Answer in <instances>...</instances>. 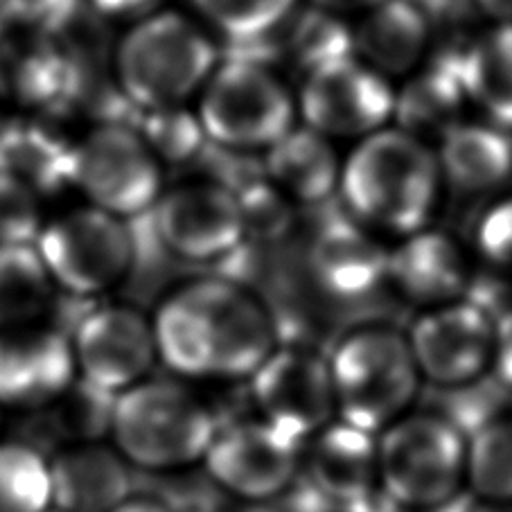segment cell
<instances>
[{"mask_svg":"<svg viewBox=\"0 0 512 512\" xmlns=\"http://www.w3.org/2000/svg\"><path fill=\"white\" fill-rule=\"evenodd\" d=\"M409 346L420 377L449 391L470 386L492 366L494 319L479 303L452 300L413 323Z\"/></svg>","mask_w":512,"mask_h":512,"instance_id":"cell-15","label":"cell"},{"mask_svg":"<svg viewBox=\"0 0 512 512\" xmlns=\"http://www.w3.org/2000/svg\"><path fill=\"white\" fill-rule=\"evenodd\" d=\"M291 34V55L307 73L328 61L350 57L355 50L352 34L325 10L300 16Z\"/></svg>","mask_w":512,"mask_h":512,"instance_id":"cell-32","label":"cell"},{"mask_svg":"<svg viewBox=\"0 0 512 512\" xmlns=\"http://www.w3.org/2000/svg\"><path fill=\"white\" fill-rule=\"evenodd\" d=\"M267 176L282 197L321 203L337 190L341 167L328 138L307 127L291 129L269 147Z\"/></svg>","mask_w":512,"mask_h":512,"instance_id":"cell-24","label":"cell"},{"mask_svg":"<svg viewBox=\"0 0 512 512\" xmlns=\"http://www.w3.org/2000/svg\"><path fill=\"white\" fill-rule=\"evenodd\" d=\"M70 346L79 382L109 400L145 382L158 359L152 321L129 305H102L79 316Z\"/></svg>","mask_w":512,"mask_h":512,"instance_id":"cell-10","label":"cell"},{"mask_svg":"<svg viewBox=\"0 0 512 512\" xmlns=\"http://www.w3.org/2000/svg\"><path fill=\"white\" fill-rule=\"evenodd\" d=\"M379 481L402 510H436L461 497L467 438L440 413L402 416L377 436Z\"/></svg>","mask_w":512,"mask_h":512,"instance_id":"cell-6","label":"cell"},{"mask_svg":"<svg viewBox=\"0 0 512 512\" xmlns=\"http://www.w3.org/2000/svg\"><path fill=\"white\" fill-rule=\"evenodd\" d=\"M149 219L165 255L185 262L222 260L240 249L246 235L240 201L219 183H190L167 192Z\"/></svg>","mask_w":512,"mask_h":512,"instance_id":"cell-12","label":"cell"},{"mask_svg":"<svg viewBox=\"0 0 512 512\" xmlns=\"http://www.w3.org/2000/svg\"><path fill=\"white\" fill-rule=\"evenodd\" d=\"M494 379L512 391V310L494 319Z\"/></svg>","mask_w":512,"mask_h":512,"instance_id":"cell-36","label":"cell"},{"mask_svg":"<svg viewBox=\"0 0 512 512\" xmlns=\"http://www.w3.org/2000/svg\"><path fill=\"white\" fill-rule=\"evenodd\" d=\"M312 276L334 298L368 296L388 278V253L373 235L348 217H332L314 235Z\"/></svg>","mask_w":512,"mask_h":512,"instance_id":"cell-18","label":"cell"},{"mask_svg":"<svg viewBox=\"0 0 512 512\" xmlns=\"http://www.w3.org/2000/svg\"><path fill=\"white\" fill-rule=\"evenodd\" d=\"M156 355L190 379L251 377L278 346L276 321L258 298L228 280H199L158 307Z\"/></svg>","mask_w":512,"mask_h":512,"instance_id":"cell-1","label":"cell"},{"mask_svg":"<svg viewBox=\"0 0 512 512\" xmlns=\"http://www.w3.org/2000/svg\"><path fill=\"white\" fill-rule=\"evenodd\" d=\"M364 64L379 75H402L418 64L429 41V16L416 0H386L352 34Z\"/></svg>","mask_w":512,"mask_h":512,"instance_id":"cell-22","label":"cell"},{"mask_svg":"<svg viewBox=\"0 0 512 512\" xmlns=\"http://www.w3.org/2000/svg\"><path fill=\"white\" fill-rule=\"evenodd\" d=\"M307 127L321 136H370L395 113V93L384 75L355 55L307 73L300 91Z\"/></svg>","mask_w":512,"mask_h":512,"instance_id":"cell-14","label":"cell"},{"mask_svg":"<svg viewBox=\"0 0 512 512\" xmlns=\"http://www.w3.org/2000/svg\"><path fill=\"white\" fill-rule=\"evenodd\" d=\"M303 445L264 420H244L217 431L206 456V470L219 488L249 503H262L296 483Z\"/></svg>","mask_w":512,"mask_h":512,"instance_id":"cell-13","label":"cell"},{"mask_svg":"<svg viewBox=\"0 0 512 512\" xmlns=\"http://www.w3.org/2000/svg\"><path fill=\"white\" fill-rule=\"evenodd\" d=\"M481 10L501 21V25H512V0H479Z\"/></svg>","mask_w":512,"mask_h":512,"instance_id":"cell-40","label":"cell"},{"mask_svg":"<svg viewBox=\"0 0 512 512\" xmlns=\"http://www.w3.org/2000/svg\"><path fill=\"white\" fill-rule=\"evenodd\" d=\"M328 364L339 420L373 436L404 416L420 386L409 339L379 325L350 332Z\"/></svg>","mask_w":512,"mask_h":512,"instance_id":"cell-4","label":"cell"},{"mask_svg":"<svg viewBox=\"0 0 512 512\" xmlns=\"http://www.w3.org/2000/svg\"><path fill=\"white\" fill-rule=\"evenodd\" d=\"M161 0H91L97 19H147Z\"/></svg>","mask_w":512,"mask_h":512,"instance_id":"cell-37","label":"cell"},{"mask_svg":"<svg viewBox=\"0 0 512 512\" xmlns=\"http://www.w3.org/2000/svg\"><path fill=\"white\" fill-rule=\"evenodd\" d=\"M127 127L136 129L158 161L190 163L206 149V131L199 118L181 107L134 109Z\"/></svg>","mask_w":512,"mask_h":512,"instance_id":"cell-30","label":"cell"},{"mask_svg":"<svg viewBox=\"0 0 512 512\" xmlns=\"http://www.w3.org/2000/svg\"><path fill=\"white\" fill-rule=\"evenodd\" d=\"M52 506L59 512H111L131 497V465L116 447L79 443L50 461Z\"/></svg>","mask_w":512,"mask_h":512,"instance_id":"cell-19","label":"cell"},{"mask_svg":"<svg viewBox=\"0 0 512 512\" xmlns=\"http://www.w3.org/2000/svg\"><path fill=\"white\" fill-rule=\"evenodd\" d=\"M388 278L416 303L445 305L465 289L467 262L449 235L418 231L388 253Z\"/></svg>","mask_w":512,"mask_h":512,"instance_id":"cell-20","label":"cell"},{"mask_svg":"<svg viewBox=\"0 0 512 512\" xmlns=\"http://www.w3.org/2000/svg\"><path fill=\"white\" fill-rule=\"evenodd\" d=\"M161 165L136 129L100 122L75 145V185L93 208L129 222L161 199Z\"/></svg>","mask_w":512,"mask_h":512,"instance_id":"cell-9","label":"cell"},{"mask_svg":"<svg viewBox=\"0 0 512 512\" xmlns=\"http://www.w3.org/2000/svg\"><path fill=\"white\" fill-rule=\"evenodd\" d=\"M50 461L23 443H0V512H50Z\"/></svg>","mask_w":512,"mask_h":512,"instance_id":"cell-29","label":"cell"},{"mask_svg":"<svg viewBox=\"0 0 512 512\" xmlns=\"http://www.w3.org/2000/svg\"><path fill=\"white\" fill-rule=\"evenodd\" d=\"M0 91L23 107L64 113L84 102V79L77 61L55 34L0 32Z\"/></svg>","mask_w":512,"mask_h":512,"instance_id":"cell-16","label":"cell"},{"mask_svg":"<svg viewBox=\"0 0 512 512\" xmlns=\"http://www.w3.org/2000/svg\"><path fill=\"white\" fill-rule=\"evenodd\" d=\"M50 512H59V510H50Z\"/></svg>","mask_w":512,"mask_h":512,"instance_id":"cell-44","label":"cell"},{"mask_svg":"<svg viewBox=\"0 0 512 512\" xmlns=\"http://www.w3.org/2000/svg\"><path fill=\"white\" fill-rule=\"evenodd\" d=\"M50 273L32 244H0V332L34 325L52 303Z\"/></svg>","mask_w":512,"mask_h":512,"instance_id":"cell-27","label":"cell"},{"mask_svg":"<svg viewBox=\"0 0 512 512\" xmlns=\"http://www.w3.org/2000/svg\"><path fill=\"white\" fill-rule=\"evenodd\" d=\"M438 183V158L402 129L370 134L341 167L339 181L357 219L404 237L425 231Z\"/></svg>","mask_w":512,"mask_h":512,"instance_id":"cell-2","label":"cell"},{"mask_svg":"<svg viewBox=\"0 0 512 512\" xmlns=\"http://www.w3.org/2000/svg\"><path fill=\"white\" fill-rule=\"evenodd\" d=\"M7 25H10V23H7V21H5V16H3V10H0V32H3V30L7 28Z\"/></svg>","mask_w":512,"mask_h":512,"instance_id":"cell-43","label":"cell"},{"mask_svg":"<svg viewBox=\"0 0 512 512\" xmlns=\"http://www.w3.org/2000/svg\"><path fill=\"white\" fill-rule=\"evenodd\" d=\"M215 66V43L174 12L138 21L116 52L118 88L138 109L181 107Z\"/></svg>","mask_w":512,"mask_h":512,"instance_id":"cell-5","label":"cell"},{"mask_svg":"<svg viewBox=\"0 0 512 512\" xmlns=\"http://www.w3.org/2000/svg\"><path fill=\"white\" fill-rule=\"evenodd\" d=\"M260 416L298 445L330 425L337 402L330 364L305 348H276L251 375Z\"/></svg>","mask_w":512,"mask_h":512,"instance_id":"cell-11","label":"cell"},{"mask_svg":"<svg viewBox=\"0 0 512 512\" xmlns=\"http://www.w3.org/2000/svg\"><path fill=\"white\" fill-rule=\"evenodd\" d=\"M199 122L222 147L269 149L294 129V100L262 61L233 55L206 82Z\"/></svg>","mask_w":512,"mask_h":512,"instance_id":"cell-7","label":"cell"},{"mask_svg":"<svg viewBox=\"0 0 512 512\" xmlns=\"http://www.w3.org/2000/svg\"><path fill=\"white\" fill-rule=\"evenodd\" d=\"M109 427L116 452L152 472L179 470L206 456L217 420L199 395L176 382L145 379L111 404Z\"/></svg>","mask_w":512,"mask_h":512,"instance_id":"cell-3","label":"cell"},{"mask_svg":"<svg viewBox=\"0 0 512 512\" xmlns=\"http://www.w3.org/2000/svg\"><path fill=\"white\" fill-rule=\"evenodd\" d=\"M0 174L21 181L39 197L75 185V145L37 120L0 125Z\"/></svg>","mask_w":512,"mask_h":512,"instance_id":"cell-21","label":"cell"},{"mask_svg":"<svg viewBox=\"0 0 512 512\" xmlns=\"http://www.w3.org/2000/svg\"><path fill=\"white\" fill-rule=\"evenodd\" d=\"M316 5L325 12H359V10H375L377 5L386 0H314Z\"/></svg>","mask_w":512,"mask_h":512,"instance_id":"cell-39","label":"cell"},{"mask_svg":"<svg viewBox=\"0 0 512 512\" xmlns=\"http://www.w3.org/2000/svg\"><path fill=\"white\" fill-rule=\"evenodd\" d=\"M467 93L458 66V52L438 57L434 64L411 79L400 97H395V113L402 131L411 136H443L458 125Z\"/></svg>","mask_w":512,"mask_h":512,"instance_id":"cell-25","label":"cell"},{"mask_svg":"<svg viewBox=\"0 0 512 512\" xmlns=\"http://www.w3.org/2000/svg\"><path fill=\"white\" fill-rule=\"evenodd\" d=\"M77 379L73 346L64 332L41 325L0 332V404L46 406Z\"/></svg>","mask_w":512,"mask_h":512,"instance_id":"cell-17","label":"cell"},{"mask_svg":"<svg viewBox=\"0 0 512 512\" xmlns=\"http://www.w3.org/2000/svg\"><path fill=\"white\" fill-rule=\"evenodd\" d=\"M111 512H176L170 503L152 497H129Z\"/></svg>","mask_w":512,"mask_h":512,"instance_id":"cell-38","label":"cell"},{"mask_svg":"<svg viewBox=\"0 0 512 512\" xmlns=\"http://www.w3.org/2000/svg\"><path fill=\"white\" fill-rule=\"evenodd\" d=\"M438 167L458 190H494L512 174V140L494 125L458 122L440 136Z\"/></svg>","mask_w":512,"mask_h":512,"instance_id":"cell-23","label":"cell"},{"mask_svg":"<svg viewBox=\"0 0 512 512\" xmlns=\"http://www.w3.org/2000/svg\"><path fill=\"white\" fill-rule=\"evenodd\" d=\"M37 251L55 285L77 298L97 296L134 273L129 222L100 208L73 210L43 226Z\"/></svg>","mask_w":512,"mask_h":512,"instance_id":"cell-8","label":"cell"},{"mask_svg":"<svg viewBox=\"0 0 512 512\" xmlns=\"http://www.w3.org/2000/svg\"><path fill=\"white\" fill-rule=\"evenodd\" d=\"M479 249L494 267L512 271V199L497 203L481 219Z\"/></svg>","mask_w":512,"mask_h":512,"instance_id":"cell-35","label":"cell"},{"mask_svg":"<svg viewBox=\"0 0 512 512\" xmlns=\"http://www.w3.org/2000/svg\"><path fill=\"white\" fill-rule=\"evenodd\" d=\"M224 512H287L285 508H276V506H264V503H246V506L240 508H231Z\"/></svg>","mask_w":512,"mask_h":512,"instance_id":"cell-42","label":"cell"},{"mask_svg":"<svg viewBox=\"0 0 512 512\" xmlns=\"http://www.w3.org/2000/svg\"><path fill=\"white\" fill-rule=\"evenodd\" d=\"M39 194L0 174V244H32L43 231Z\"/></svg>","mask_w":512,"mask_h":512,"instance_id":"cell-33","label":"cell"},{"mask_svg":"<svg viewBox=\"0 0 512 512\" xmlns=\"http://www.w3.org/2000/svg\"><path fill=\"white\" fill-rule=\"evenodd\" d=\"M461 512H512V501H470L465 499Z\"/></svg>","mask_w":512,"mask_h":512,"instance_id":"cell-41","label":"cell"},{"mask_svg":"<svg viewBox=\"0 0 512 512\" xmlns=\"http://www.w3.org/2000/svg\"><path fill=\"white\" fill-rule=\"evenodd\" d=\"M5 21L37 34H59L82 14V0H0Z\"/></svg>","mask_w":512,"mask_h":512,"instance_id":"cell-34","label":"cell"},{"mask_svg":"<svg viewBox=\"0 0 512 512\" xmlns=\"http://www.w3.org/2000/svg\"><path fill=\"white\" fill-rule=\"evenodd\" d=\"M467 483L483 501H512V411L467 436Z\"/></svg>","mask_w":512,"mask_h":512,"instance_id":"cell-28","label":"cell"},{"mask_svg":"<svg viewBox=\"0 0 512 512\" xmlns=\"http://www.w3.org/2000/svg\"><path fill=\"white\" fill-rule=\"evenodd\" d=\"M467 100L474 102L494 127L512 129V25H499L458 50Z\"/></svg>","mask_w":512,"mask_h":512,"instance_id":"cell-26","label":"cell"},{"mask_svg":"<svg viewBox=\"0 0 512 512\" xmlns=\"http://www.w3.org/2000/svg\"><path fill=\"white\" fill-rule=\"evenodd\" d=\"M296 0H194L199 12L237 43L267 37L287 19Z\"/></svg>","mask_w":512,"mask_h":512,"instance_id":"cell-31","label":"cell"}]
</instances>
